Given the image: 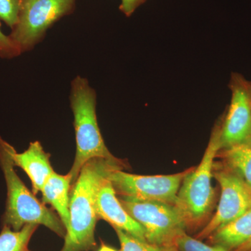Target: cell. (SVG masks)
Listing matches in <instances>:
<instances>
[{
  "mask_svg": "<svg viewBox=\"0 0 251 251\" xmlns=\"http://www.w3.org/2000/svg\"><path fill=\"white\" fill-rule=\"evenodd\" d=\"M115 163L123 164V162L96 158L82 167L71 190L70 225L61 251H88L97 247V195L109 168Z\"/></svg>",
  "mask_w": 251,
  "mask_h": 251,
  "instance_id": "6da1fadb",
  "label": "cell"
},
{
  "mask_svg": "<svg viewBox=\"0 0 251 251\" xmlns=\"http://www.w3.org/2000/svg\"><path fill=\"white\" fill-rule=\"evenodd\" d=\"M11 146L0 136V167L7 188L4 225L14 231L27 224L42 225L59 237H65L67 230L59 216L40 202L18 176L11 158Z\"/></svg>",
  "mask_w": 251,
  "mask_h": 251,
  "instance_id": "7a4b0ae2",
  "label": "cell"
},
{
  "mask_svg": "<svg viewBox=\"0 0 251 251\" xmlns=\"http://www.w3.org/2000/svg\"><path fill=\"white\" fill-rule=\"evenodd\" d=\"M70 105L74 114L76 153L69 174L72 186L87 161L99 158L119 161L104 143L97 116V93L85 77L77 75L71 84Z\"/></svg>",
  "mask_w": 251,
  "mask_h": 251,
  "instance_id": "3957f363",
  "label": "cell"
},
{
  "mask_svg": "<svg viewBox=\"0 0 251 251\" xmlns=\"http://www.w3.org/2000/svg\"><path fill=\"white\" fill-rule=\"evenodd\" d=\"M221 125L213 131L202 161L191 168L180 186L175 205L181 211L186 226H195L202 222L211 209L214 190L211 186L214 159L219 150Z\"/></svg>",
  "mask_w": 251,
  "mask_h": 251,
  "instance_id": "277c9868",
  "label": "cell"
},
{
  "mask_svg": "<svg viewBox=\"0 0 251 251\" xmlns=\"http://www.w3.org/2000/svg\"><path fill=\"white\" fill-rule=\"evenodd\" d=\"M126 212L143 227L147 242L157 247L175 244L186 231V221L175 204L120 197Z\"/></svg>",
  "mask_w": 251,
  "mask_h": 251,
  "instance_id": "5b68a950",
  "label": "cell"
},
{
  "mask_svg": "<svg viewBox=\"0 0 251 251\" xmlns=\"http://www.w3.org/2000/svg\"><path fill=\"white\" fill-rule=\"evenodd\" d=\"M76 0H20L17 23L9 36L21 52L30 51L44 40L48 30L75 9Z\"/></svg>",
  "mask_w": 251,
  "mask_h": 251,
  "instance_id": "8992f818",
  "label": "cell"
},
{
  "mask_svg": "<svg viewBox=\"0 0 251 251\" xmlns=\"http://www.w3.org/2000/svg\"><path fill=\"white\" fill-rule=\"evenodd\" d=\"M122 166L113 164L107 173L116 194L121 197L173 204L176 203L183 180L192 168L174 175L147 176L126 173L122 171Z\"/></svg>",
  "mask_w": 251,
  "mask_h": 251,
  "instance_id": "52a82bcc",
  "label": "cell"
},
{
  "mask_svg": "<svg viewBox=\"0 0 251 251\" xmlns=\"http://www.w3.org/2000/svg\"><path fill=\"white\" fill-rule=\"evenodd\" d=\"M213 175L221 186V198L215 214L196 237L200 240L251 209V187L242 176L223 163H215Z\"/></svg>",
  "mask_w": 251,
  "mask_h": 251,
  "instance_id": "ba28073f",
  "label": "cell"
},
{
  "mask_svg": "<svg viewBox=\"0 0 251 251\" xmlns=\"http://www.w3.org/2000/svg\"><path fill=\"white\" fill-rule=\"evenodd\" d=\"M230 88V105L221 125V150L251 138V83L235 74L232 77Z\"/></svg>",
  "mask_w": 251,
  "mask_h": 251,
  "instance_id": "9c48e42d",
  "label": "cell"
},
{
  "mask_svg": "<svg viewBox=\"0 0 251 251\" xmlns=\"http://www.w3.org/2000/svg\"><path fill=\"white\" fill-rule=\"evenodd\" d=\"M116 195L106 175L102 181L97 195L99 219L106 221L113 228L122 229L137 239L147 242L143 227L126 212Z\"/></svg>",
  "mask_w": 251,
  "mask_h": 251,
  "instance_id": "30bf717a",
  "label": "cell"
},
{
  "mask_svg": "<svg viewBox=\"0 0 251 251\" xmlns=\"http://www.w3.org/2000/svg\"><path fill=\"white\" fill-rule=\"evenodd\" d=\"M11 156L14 166L23 169L30 179L32 193L36 195L41 192L54 171L50 161V155L44 151L40 142H32L23 153L16 152L14 147L11 146Z\"/></svg>",
  "mask_w": 251,
  "mask_h": 251,
  "instance_id": "8fae6325",
  "label": "cell"
},
{
  "mask_svg": "<svg viewBox=\"0 0 251 251\" xmlns=\"http://www.w3.org/2000/svg\"><path fill=\"white\" fill-rule=\"evenodd\" d=\"M72 186V177L69 173L61 175L54 172L41 190L42 202L50 204L57 211L66 230L70 225L69 203Z\"/></svg>",
  "mask_w": 251,
  "mask_h": 251,
  "instance_id": "7c38bea8",
  "label": "cell"
},
{
  "mask_svg": "<svg viewBox=\"0 0 251 251\" xmlns=\"http://www.w3.org/2000/svg\"><path fill=\"white\" fill-rule=\"evenodd\" d=\"M211 244L235 251L251 239V209L215 231L210 237Z\"/></svg>",
  "mask_w": 251,
  "mask_h": 251,
  "instance_id": "4fadbf2b",
  "label": "cell"
},
{
  "mask_svg": "<svg viewBox=\"0 0 251 251\" xmlns=\"http://www.w3.org/2000/svg\"><path fill=\"white\" fill-rule=\"evenodd\" d=\"M223 164L237 173L251 187V138L220 150Z\"/></svg>",
  "mask_w": 251,
  "mask_h": 251,
  "instance_id": "5bb4252c",
  "label": "cell"
},
{
  "mask_svg": "<svg viewBox=\"0 0 251 251\" xmlns=\"http://www.w3.org/2000/svg\"><path fill=\"white\" fill-rule=\"evenodd\" d=\"M38 226L27 224L21 230L14 231L4 225L0 232V251H30L28 244Z\"/></svg>",
  "mask_w": 251,
  "mask_h": 251,
  "instance_id": "9a60e30c",
  "label": "cell"
},
{
  "mask_svg": "<svg viewBox=\"0 0 251 251\" xmlns=\"http://www.w3.org/2000/svg\"><path fill=\"white\" fill-rule=\"evenodd\" d=\"M121 245L120 251H163V248L157 247L140 240L119 228H114Z\"/></svg>",
  "mask_w": 251,
  "mask_h": 251,
  "instance_id": "2e32d148",
  "label": "cell"
},
{
  "mask_svg": "<svg viewBox=\"0 0 251 251\" xmlns=\"http://www.w3.org/2000/svg\"><path fill=\"white\" fill-rule=\"evenodd\" d=\"M179 251H230L218 245H208L188 236L186 232L180 234L175 242Z\"/></svg>",
  "mask_w": 251,
  "mask_h": 251,
  "instance_id": "e0dca14e",
  "label": "cell"
},
{
  "mask_svg": "<svg viewBox=\"0 0 251 251\" xmlns=\"http://www.w3.org/2000/svg\"><path fill=\"white\" fill-rule=\"evenodd\" d=\"M20 0H0V19L11 29L17 23Z\"/></svg>",
  "mask_w": 251,
  "mask_h": 251,
  "instance_id": "ac0fdd59",
  "label": "cell"
},
{
  "mask_svg": "<svg viewBox=\"0 0 251 251\" xmlns=\"http://www.w3.org/2000/svg\"><path fill=\"white\" fill-rule=\"evenodd\" d=\"M22 54L21 50L11 39L6 35L1 29L0 23V57L2 59H13Z\"/></svg>",
  "mask_w": 251,
  "mask_h": 251,
  "instance_id": "d6986e66",
  "label": "cell"
},
{
  "mask_svg": "<svg viewBox=\"0 0 251 251\" xmlns=\"http://www.w3.org/2000/svg\"><path fill=\"white\" fill-rule=\"evenodd\" d=\"M146 1L147 0H121L120 9L126 16H130Z\"/></svg>",
  "mask_w": 251,
  "mask_h": 251,
  "instance_id": "ffe728a7",
  "label": "cell"
},
{
  "mask_svg": "<svg viewBox=\"0 0 251 251\" xmlns=\"http://www.w3.org/2000/svg\"><path fill=\"white\" fill-rule=\"evenodd\" d=\"M235 251H251V239Z\"/></svg>",
  "mask_w": 251,
  "mask_h": 251,
  "instance_id": "44dd1931",
  "label": "cell"
},
{
  "mask_svg": "<svg viewBox=\"0 0 251 251\" xmlns=\"http://www.w3.org/2000/svg\"><path fill=\"white\" fill-rule=\"evenodd\" d=\"M98 251H117L116 249H114L111 247H109L107 244H104L103 242H101V245L99 248Z\"/></svg>",
  "mask_w": 251,
  "mask_h": 251,
  "instance_id": "7402d4cb",
  "label": "cell"
},
{
  "mask_svg": "<svg viewBox=\"0 0 251 251\" xmlns=\"http://www.w3.org/2000/svg\"><path fill=\"white\" fill-rule=\"evenodd\" d=\"M163 251H179L177 247L175 244H171V245L167 246L163 248Z\"/></svg>",
  "mask_w": 251,
  "mask_h": 251,
  "instance_id": "603a6c76",
  "label": "cell"
}]
</instances>
